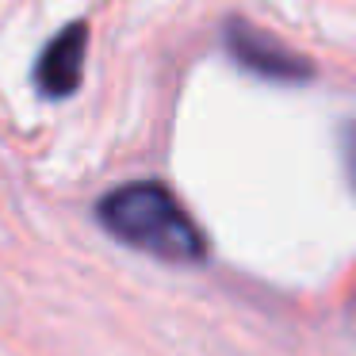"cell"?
<instances>
[{
  "label": "cell",
  "mask_w": 356,
  "mask_h": 356,
  "mask_svg": "<svg viewBox=\"0 0 356 356\" xmlns=\"http://www.w3.org/2000/svg\"><path fill=\"white\" fill-rule=\"evenodd\" d=\"M100 222L119 241L161 257V261L195 264L207 257V241H203L200 226L192 222V215L180 207L169 188L154 184V180L123 184L111 195H104Z\"/></svg>",
  "instance_id": "1"
},
{
  "label": "cell",
  "mask_w": 356,
  "mask_h": 356,
  "mask_svg": "<svg viewBox=\"0 0 356 356\" xmlns=\"http://www.w3.org/2000/svg\"><path fill=\"white\" fill-rule=\"evenodd\" d=\"M226 50H230V58L241 65V70H249L261 81L302 85V81L314 77L310 58L295 54L291 47H284L280 39L257 31V27L245 24V19H230V24H226Z\"/></svg>",
  "instance_id": "2"
},
{
  "label": "cell",
  "mask_w": 356,
  "mask_h": 356,
  "mask_svg": "<svg viewBox=\"0 0 356 356\" xmlns=\"http://www.w3.org/2000/svg\"><path fill=\"white\" fill-rule=\"evenodd\" d=\"M85 50H88V27L70 24L47 50H42L39 65H35V81L47 96L62 100V96L77 92L81 70H85Z\"/></svg>",
  "instance_id": "3"
},
{
  "label": "cell",
  "mask_w": 356,
  "mask_h": 356,
  "mask_svg": "<svg viewBox=\"0 0 356 356\" xmlns=\"http://www.w3.org/2000/svg\"><path fill=\"white\" fill-rule=\"evenodd\" d=\"M345 169H348V180L356 188V123H348V131H345Z\"/></svg>",
  "instance_id": "4"
}]
</instances>
